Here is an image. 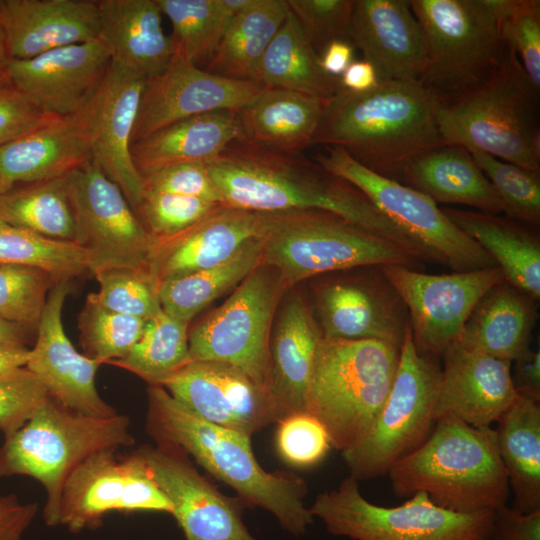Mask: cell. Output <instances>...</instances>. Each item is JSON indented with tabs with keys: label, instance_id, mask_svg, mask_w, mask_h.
<instances>
[{
	"label": "cell",
	"instance_id": "1",
	"mask_svg": "<svg viewBox=\"0 0 540 540\" xmlns=\"http://www.w3.org/2000/svg\"><path fill=\"white\" fill-rule=\"evenodd\" d=\"M206 165L225 206L260 213L330 212L430 262L362 191L300 153L276 152L236 139Z\"/></svg>",
	"mask_w": 540,
	"mask_h": 540
},
{
	"label": "cell",
	"instance_id": "2",
	"mask_svg": "<svg viewBox=\"0 0 540 540\" xmlns=\"http://www.w3.org/2000/svg\"><path fill=\"white\" fill-rule=\"evenodd\" d=\"M438 101L416 80L379 81L365 92L340 89L328 99L311 146H335L382 176L396 179L412 158L445 144Z\"/></svg>",
	"mask_w": 540,
	"mask_h": 540
},
{
	"label": "cell",
	"instance_id": "3",
	"mask_svg": "<svg viewBox=\"0 0 540 540\" xmlns=\"http://www.w3.org/2000/svg\"><path fill=\"white\" fill-rule=\"evenodd\" d=\"M146 431L155 442L180 447L233 488L248 506L272 513L292 535H303L313 523L314 516L304 501L308 488L302 477L266 471L253 454L250 436L202 419L159 385L147 389Z\"/></svg>",
	"mask_w": 540,
	"mask_h": 540
},
{
	"label": "cell",
	"instance_id": "4",
	"mask_svg": "<svg viewBox=\"0 0 540 540\" xmlns=\"http://www.w3.org/2000/svg\"><path fill=\"white\" fill-rule=\"evenodd\" d=\"M387 475L397 497L423 492L436 505L459 513L495 511L510 495L495 429L453 417L436 420L425 442Z\"/></svg>",
	"mask_w": 540,
	"mask_h": 540
},
{
	"label": "cell",
	"instance_id": "5",
	"mask_svg": "<svg viewBox=\"0 0 540 540\" xmlns=\"http://www.w3.org/2000/svg\"><path fill=\"white\" fill-rule=\"evenodd\" d=\"M436 117L445 144L477 149L540 172L539 90L511 47L490 77L438 103Z\"/></svg>",
	"mask_w": 540,
	"mask_h": 540
},
{
	"label": "cell",
	"instance_id": "6",
	"mask_svg": "<svg viewBox=\"0 0 540 540\" xmlns=\"http://www.w3.org/2000/svg\"><path fill=\"white\" fill-rule=\"evenodd\" d=\"M134 443L127 415L90 417L48 396L0 446V478L24 475L39 481L46 491L43 519L56 527L62 491L73 470L95 452Z\"/></svg>",
	"mask_w": 540,
	"mask_h": 540
},
{
	"label": "cell",
	"instance_id": "7",
	"mask_svg": "<svg viewBox=\"0 0 540 540\" xmlns=\"http://www.w3.org/2000/svg\"><path fill=\"white\" fill-rule=\"evenodd\" d=\"M426 43L418 82L438 101H450L490 77L510 46L503 38L505 0H411Z\"/></svg>",
	"mask_w": 540,
	"mask_h": 540
},
{
	"label": "cell",
	"instance_id": "8",
	"mask_svg": "<svg viewBox=\"0 0 540 540\" xmlns=\"http://www.w3.org/2000/svg\"><path fill=\"white\" fill-rule=\"evenodd\" d=\"M400 348L376 340L322 339L306 411L341 452L370 430L393 385Z\"/></svg>",
	"mask_w": 540,
	"mask_h": 540
},
{
	"label": "cell",
	"instance_id": "9",
	"mask_svg": "<svg viewBox=\"0 0 540 540\" xmlns=\"http://www.w3.org/2000/svg\"><path fill=\"white\" fill-rule=\"evenodd\" d=\"M261 263L276 268L289 288L322 274L366 265L425 263L396 243L325 211L270 213Z\"/></svg>",
	"mask_w": 540,
	"mask_h": 540
},
{
	"label": "cell",
	"instance_id": "10",
	"mask_svg": "<svg viewBox=\"0 0 540 540\" xmlns=\"http://www.w3.org/2000/svg\"><path fill=\"white\" fill-rule=\"evenodd\" d=\"M309 509L329 533L355 540H490L494 522V510L454 512L423 492L399 506H379L363 497L351 476L318 494Z\"/></svg>",
	"mask_w": 540,
	"mask_h": 540
},
{
	"label": "cell",
	"instance_id": "11",
	"mask_svg": "<svg viewBox=\"0 0 540 540\" xmlns=\"http://www.w3.org/2000/svg\"><path fill=\"white\" fill-rule=\"evenodd\" d=\"M441 366L438 357L419 354L410 328L400 348L397 373L389 395L368 433L341 452L355 480L385 475L429 437Z\"/></svg>",
	"mask_w": 540,
	"mask_h": 540
},
{
	"label": "cell",
	"instance_id": "12",
	"mask_svg": "<svg viewBox=\"0 0 540 540\" xmlns=\"http://www.w3.org/2000/svg\"><path fill=\"white\" fill-rule=\"evenodd\" d=\"M313 160L362 191L425 251L432 263L453 272L498 267L491 255L448 219L427 195L367 169L339 147L325 146Z\"/></svg>",
	"mask_w": 540,
	"mask_h": 540
},
{
	"label": "cell",
	"instance_id": "13",
	"mask_svg": "<svg viewBox=\"0 0 540 540\" xmlns=\"http://www.w3.org/2000/svg\"><path fill=\"white\" fill-rule=\"evenodd\" d=\"M287 289L276 268L260 263L188 332L191 361L228 363L267 390L271 328Z\"/></svg>",
	"mask_w": 540,
	"mask_h": 540
},
{
	"label": "cell",
	"instance_id": "14",
	"mask_svg": "<svg viewBox=\"0 0 540 540\" xmlns=\"http://www.w3.org/2000/svg\"><path fill=\"white\" fill-rule=\"evenodd\" d=\"M319 276L313 304L324 339L376 340L401 348L410 328L409 313L383 265Z\"/></svg>",
	"mask_w": 540,
	"mask_h": 540
},
{
	"label": "cell",
	"instance_id": "15",
	"mask_svg": "<svg viewBox=\"0 0 540 540\" xmlns=\"http://www.w3.org/2000/svg\"><path fill=\"white\" fill-rule=\"evenodd\" d=\"M111 512L172 513L170 501L137 450L121 454L104 449L80 463L65 482L58 526L72 533L95 530Z\"/></svg>",
	"mask_w": 540,
	"mask_h": 540
},
{
	"label": "cell",
	"instance_id": "16",
	"mask_svg": "<svg viewBox=\"0 0 540 540\" xmlns=\"http://www.w3.org/2000/svg\"><path fill=\"white\" fill-rule=\"evenodd\" d=\"M75 240L91 256V274L109 267L146 268L152 236L124 193L93 161L66 176Z\"/></svg>",
	"mask_w": 540,
	"mask_h": 540
},
{
	"label": "cell",
	"instance_id": "17",
	"mask_svg": "<svg viewBox=\"0 0 540 540\" xmlns=\"http://www.w3.org/2000/svg\"><path fill=\"white\" fill-rule=\"evenodd\" d=\"M383 271L408 309L416 351L435 357L457 339L480 299L505 279L499 267L435 275L391 264Z\"/></svg>",
	"mask_w": 540,
	"mask_h": 540
},
{
	"label": "cell",
	"instance_id": "18",
	"mask_svg": "<svg viewBox=\"0 0 540 540\" xmlns=\"http://www.w3.org/2000/svg\"><path fill=\"white\" fill-rule=\"evenodd\" d=\"M137 452L172 506L185 540H257L242 521L247 503L221 493L201 475L180 447L145 444Z\"/></svg>",
	"mask_w": 540,
	"mask_h": 540
},
{
	"label": "cell",
	"instance_id": "19",
	"mask_svg": "<svg viewBox=\"0 0 540 540\" xmlns=\"http://www.w3.org/2000/svg\"><path fill=\"white\" fill-rule=\"evenodd\" d=\"M263 86L250 80L212 74L177 52L158 74L146 78L132 133V143L177 121L250 104Z\"/></svg>",
	"mask_w": 540,
	"mask_h": 540
},
{
	"label": "cell",
	"instance_id": "20",
	"mask_svg": "<svg viewBox=\"0 0 540 540\" xmlns=\"http://www.w3.org/2000/svg\"><path fill=\"white\" fill-rule=\"evenodd\" d=\"M146 78L111 62L102 82L78 112L93 161L124 193L137 214L144 178L131 157L132 133Z\"/></svg>",
	"mask_w": 540,
	"mask_h": 540
},
{
	"label": "cell",
	"instance_id": "21",
	"mask_svg": "<svg viewBox=\"0 0 540 540\" xmlns=\"http://www.w3.org/2000/svg\"><path fill=\"white\" fill-rule=\"evenodd\" d=\"M161 386L202 419L250 437L278 420L267 390L228 363L190 361Z\"/></svg>",
	"mask_w": 540,
	"mask_h": 540
},
{
	"label": "cell",
	"instance_id": "22",
	"mask_svg": "<svg viewBox=\"0 0 540 540\" xmlns=\"http://www.w3.org/2000/svg\"><path fill=\"white\" fill-rule=\"evenodd\" d=\"M69 281L58 280L50 290L25 367L63 407L90 417L110 418L119 413L97 391L95 377L101 363L79 353L64 330L62 311Z\"/></svg>",
	"mask_w": 540,
	"mask_h": 540
},
{
	"label": "cell",
	"instance_id": "23",
	"mask_svg": "<svg viewBox=\"0 0 540 540\" xmlns=\"http://www.w3.org/2000/svg\"><path fill=\"white\" fill-rule=\"evenodd\" d=\"M110 65L108 49L97 39L29 59H10L5 74L46 113L68 116L86 105Z\"/></svg>",
	"mask_w": 540,
	"mask_h": 540
},
{
	"label": "cell",
	"instance_id": "24",
	"mask_svg": "<svg viewBox=\"0 0 540 540\" xmlns=\"http://www.w3.org/2000/svg\"><path fill=\"white\" fill-rule=\"evenodd\" d=\"M269 226L270 213L221 205L175 235L152 237L146 268L159 285L166 279L217 266L249 241L264 237Z\"/></svg>",
	"mask_w": 540,
	"mask_h": 540
},
{
	"label": "cell",
	"instance_id": "25",
	"mask_svg": "<svg viewBox=\"0 0 540 540\" xmlns=\"http://www.w3.org/2000/svg\"><path fill=\"white\" fill-rule=\"evenodd\" d=\"M441 357L435 421L453 417L473 427H491L518 397L511 380V362L466 349L456 342Z\"/></svg>",
	"mask_w": 540,
	"mask_h": 540
},
{
	"label": "cell",
	"instance_id": "26",
	"mask_svg": "<svg viewBox=\"0 0 540 540\" xmlns=\"http://www.w3.org/2000/svg\"><path fill=\"white\" fill-rule=\"evenodd\" d=\"M348 41L379 81H418L425 69V38L408 1L355 0Z\"/></svg>",
	"mask_w": 540,
	"mask_h": 540
},
{
	"label": "cell",
	"instance_id": "27",
	"mask_svg": "<svg viewBox=\"0 0 540 540\" xmlns=\"http://www.w3.org/2000/svg\"><path fill=\"white\" fill-rule=\"evenodd\" d=\"M9 59L99 39L98 0H0Z\"/></svg>",
	"mask_w": 540,
	"mask_h": 540
},
{
	"label": "cell",
	"instance_id": "28",
	"mask_svg": "<svg viewBox=\"0 0 540 540\" xmlns=\"http://www.w3.org/2000/svg\"><path fill=\"white\" fill-rule=\"evenodd\" d=\"M278 317L270 336L267 391L280 420L306 411L323 337L310 304L300 294L283 304Z\"/></svg>",
	"mask_w": 540,
	"mask_h": 540
},
{
	"label": "cell",
	"instance_id": "29",
	"mask_svg": "<svg viewBox=\"0 0 540 540\" xmlns=\"http://www.w3.org/2000/svg\"><path fill=\"white\" fill-rule=\"evenodd\" d=\"M89 160L88 137L79 113L54 117L0 146V194L19 183L64 177Z\"/></svg>",
	"mask_w": 540,
	"mask_h": 540
},
{
	"label": "cell",
	"instance_id": "30",
	"mask_svg": "<svg viewBox=\"0 0 540 540\" xmlns=\"http://www.w3.org/2000/svg\"><path fill=\"white\" fill-rule=\"evenodd\" d=\"M100 36L111 62L145 78L161 72L173 55L157 0H98Z\"/></svg>",
	"mask_w": 540,
	"mask_h": 540
},
{
	"label": "cell",
	"instance_id": "31",
	"mask_svg": "<svg viewBox=\"0 0 540 540\" xmlns=\"http://www.w3.org/2000/svg\"><path fill=\"white\" fill-rule=\"evenodd\" d=\"M538 303L504 279L476 304L454 342L512 363L531 348Z\"/></svg>",
	"mask_w": 540,
	"mask_h": 540
},
{
	"label": "cell",
	"instance_id": "32",
	"mask_svg": "<svg viewBox=\"0 0 540 540\" xmlns=\"http://www.w3.org/2000/svg\"><path fill=\"white\" fill-rule=\"evenodd\" d=\"M240 134L237 112H208L177 121L132 143L131 157L136 169L145 178L174 164H207Z\"/></svg>",
	"mask_w": 540,
	"mask_h": 540
},
{
	"label": "cell",
	"instance_id": "33",
	"mask_svg": "<svg viewBox=\"0 0 540 540\" xmlns=\"http://www.w3.org/2000/svg\"><path fill=\"white\" fill-rule=\"evenodd\" d=\"M397 178L436 203L462 204L499 214L503 205L471 153L461 145L443 144L409 160Z\"/></svg>",
	"mask_w": 540,
	"mask_h": 540
},
{
	"label": "cell",
	"instance_id": "34",
	"mask_svg": "<svg viewBox=\"0 0 540 540\" xmlns=\"http://www.w3.org/2000/svg\"><path fill=\"white\" fill-rule=\"evenodd\" d=\"M328 99L283 88L263 87L237 112L238 139L276 152L298 154L311 146Z\"/></svg>",
	"mask_w": 540,
	"mask_h": 540
},
{
	"label": "cell",
	"instance_id": "35",
	"mask_svg": "<svg viewBox=\"0 0 540 540\" xmlns=\"http://www.w3.org/2000/svg\"><path fill=\"white\" fill-rule=\"evenodd\" d=\"M441 210L491 255L506 281L540 300V236L536 227L483 211Z\"/></svg>",
	"mask_w": 540,
	"mask_h": 540
},
{
	"label": "cell",
	"instance_id": "36",
	"mask_svg": "<svg viewBox=\"0 0 540 540\" xmlns=\"http://www.w3.org/2000/svg\"><path fill=\"white\" fill-rule=\"evenodd\" d=\"M497 424L496 442L513 493L512 508L540 511V402L518 396Z\"/></svg>",
	"mask_w": 540,
	"mask_h": 540
},
{
	"label": "cell",
	"instance_id": "37",
	"mask_svg": "<svg viewBox=\"0 0 540 540\" xmlns=\"http://www.w3.org/2000/svg\"><path fill=\"white\" fill-rule=\"evenodd\" d=\"M252 81L324 99L343 88L340 78L322 70L319 55L290 10L260 59Z\"/></svg>",
	"mask_w": 540,
	"mask_h": 540
},
{
	"label": "cell",
	"instance_id": "38",
	"mask_svg": "<svg viewBox=\"0 0 540 540\" xmlns=\"http://www.w3.org/2000/svg\"><path fill=\"white\" fill-rule=\"evenodd\" d=\"M289 10L287 0H256L233 17L205 70L252 81L260 59Z\"/></svg>",
	"mask_w": 540,
	"mask_h": 540
},
{
	"label": "cell",
	"instance_id": "39",
	"mask_svg": "<svg viewBox=\"0 0 540 540\" xmlns=\"http://www.w3.org/2000/svg\"><path fill=\"white\" fill-rule=\"evenodd\" d=\"M264 237L249 241L217 266L161 281L158 297L163 312L189 324L197 313L238 285L261 263Z\"/></svg>",
	"mask_w": 540,
	"mask_h": 540
},
{
	"label": "cell",
	"instance_id": "40",
	"mask_svg": "<svg viewBox=\"0 0 540 540\" xmlns=\"http://www.w3.org/2000/svg\"><path fill=\"white\" fill-rule=\"evenodd\" d=\"M0 217L45 238L75 240L65 176L0 194Z\"/></svg>",
	"mask_w": 540,
	"mask_h": 540
},
{
	"label": "cell",
	"instance_id": "41",
	"mask_svg": "<svg viewBox=\"0 0 540 540\" xmlns=\"http://www.w3.org/2000/svg\"><path fill=\"white\" fill-rule=\"evenodd\" d=\"M188 324L163 310L145 321L143 332L129 353L109 364L125 369L149 385H159L191 361Z\"/></svg>",
	"mask_w": 540,
	"mask_h": 540
},
{
	"label": "cell",
	"instance_id": "42",
	"mask_svg": "<svg viewBox=\"0 0 540 540\" xmlns=\"http://www.w3.org/2000/svg\"><path fill=\"white\" fill-rule=\"evenodd\" d=\"M172 25L173 52L202 68L215 53L233 15L223 0H157Z\"/></svg>",
	"mask_w": 540,
	"mask_h": 540
},
{
	"label": "cell",
	"instance_id": "43",
	"mask_svg": "<svg viewBox=\"0 0 540 540\" xmlns=\"http://www.w3.org/2000/svg\"><path fill=\"white\" fill-rule=\"evenodd\" d=\"M0 264L41 268L62 280L91 274L89 252L73 241L45 238L0 217Z\"/></svg>",
	"mask_w": 540,
	"mask_h": 540
},
{
	"label": "cell",
	"instance_id": "44",
	"mask_svg": "<svg viewBox=\"0 0 540 540\" xmlns=\"http://www.w3.org/2000/svg\"><path fill=\"white\" fill-rule=\"evenodd\" d=\"M144 324L145 320L105 308L91 292L78 318L83 354L101 364L121 359L139 340Z\"/></svg>",
	"mask_w": 540,
	"mask_h": 540
},
{
	"label": "cell",
	"instance_id": "45",
	"mask_svg": "<svg viewBox=\"0 0 540 540\" xmlns=\"http://www.w3.org/2000/svg\"><path fill=\"white\" fill-rule=\"evenodd\" d=\"M55 277L37 267L0 264V319L35 332Z\"/></svg>",
	"mask_w": 540,
	"mask_h": 540
},
{
	"label": "cell",
	"instance_id": "46",
	"mask_svg": "<svg viewBox=\"0 0 540 540\" xmlns=\"http://www.w3.org/2000/svg\"><path fill=\"white\" fill-rule=\"evenodd\" d=\"M511 219L540 223V173L505 162L477 149H468Z\"/></svg>",
	"mask_w": 540,
	"mask_h": 540
},
{
	"label": "cell",
	"instance_id": "47",
	"mask_svg": "<svg viewBox=\"0 0 540 540\" xmlns=\"http://www.w3.org/2000/svg\"><path fill=\"white\" fill-rule=\"evenodd\" d=\"M93 276L99 283L94 296L107 309L145 321L162 310L158 284L145 268L109 267Z\"/></svg>",
	"mask_w": 540,
	"mask_h": 540
},
{
	"label": "cell",
	"instance_id": "48",
	"mask_svg": "<svg viewBox=\"0 0 540 540\" xmlns=\"http://www.w3.org/2000/svg\"><path fill=\"white\" fill-rule=\"evenodd\" d=\"M219 206L199 198L146 190L137 215L153 238H162L187 229Z\"/></svg>",
	"mask_w": 540,
	"mask_h": 540
},
{
	"label": "cell",
	"instance_id": "49",
	"mask_svg": "<svg viewBox=\"0 0 540 540\" xmlns=\"http://www.w3.org/2000/svg\"><path fill=\"white\" fill-rule=\"evenodd\" d=\"M276 423L277 452L291 466H314L326 457L332 447L324 425L307 411L289 414Z\"/></svg>",
	"mask_w": 540,
	"mask_h": 540
},
{
	"label": "cell",
	"instance_id": "50",
	"mask_svg": "<svg viewBox=\"0 0 540 540\" xmlns=\"http://www.w3.org/2000/svg\"><path fill=\"white\" fill-rule=\"evenodd\" d=\"M502 35L533 86L540 89V1L505 0Z\"/></svg>",
	"mask_w": 540,
	"mask_h": 540
},
{
	"label": "cell",
	"instance_id": "51",
	"mask_svg": "<svg viewBox=\"0 0 540 540\" xmlns=\"http://www.w3.org/2000/svg\"><path fill=\"white\" fill-rule=\"evenodd\" d=\"M48 396L40 380L25 366L0 373V431L4 438L17 432Z\"/></svg>",
	"mask_w": 540,
	"mask_h": 540
},
{
	"label": "cell",
	"instance_id": "52",
	"mask_svg": "<svg viewBox=\"0 0 540 540\" xmlns=\"http://www.w3.org/2000/svg\"><path fill=\"white\" fill-rule=\"evenodd\" d=\"M355 0H287L318 55L334 40H348Z\"/></svg>",
	"mask_w": 540,
	"mask_h": 540
},
{
	"label": "cell",
	"instance_id": "53",
	"mask_svg": "<svg viewBox=\"0 0 540 540\" xmlns=\"http://www.w3.org/2000/svg\"><path fill=\"white\" fill-rule=\"evenodd\" d=\"M146 190L199 198L223 205L206 163H179L164 167L144 178Z\"/></svg>",
	"mask_w": 540,
	"mask_h": 540
},
{
	"label": "cell",
	"instance_id": "54",
	"mask_svg": "<svg viewBox=\"0 0 540 540\" xmlns=\"http://www.w3.org/2000/svg\"><path fill=\"white\" fill-rule=\"evenodd\" d=\"M54 117L36 105L5 74H0V146L45 124Z\"/></svg>",
	"mask_w": 540,
	"mask_h": 540
},
{
	"label": "cell",
	"instance_id": "55",
	"mask_svg": "<svg viewBox=\"0 0 540 540\" xmlns=\"http://www.w3.org/2000/svg\"><path fill=\"white\" fill-rule=\"evenodd\" d=\"M490 540H540V511L521 513L507 504L499 507Z\"/></svg>",
	"mask_w": 540,
	"mask_h": 540
},
{
	"label": "cell",
	"instance_id": "56",
	"mask_svg": "<svg viewBox=\"0 0 540 540\" xmlns=\"http://www.w3.org/2000/svg\"><path fill=\"white\" fill-rule=\"evenodd\" d=\"M38 511L35 502L22 501L14 493H0V540H25Z\"/></svg>",
	"mask_w": 540,
	"mask_h": 540
},
{
	"label": "cell",
	"instance_id": "57",
	"mask_svg": "<svg viewBox=\"0 0 540 540\" xmlns=\"http://www.w3.org/2000/svg\"><path fill=\"white\" fill-rule=\"evenodd\" d=\"M511 380L517 396L540 402V349L530 348L511 363Z\"/></svg>",
	"mask_w": 540,
	"mask_h": 540
},
{
	"label": "cell",
	"instance_id": "58",
	"mask_svg": "<svg viewBox=\"0 0 540 540\" xmlns=\"http://www.w3.org/2000/svg\"><path fill=\"white\" fill-rule=\"evenodd\" d=\"M354 47L348 40L330 42L319 55L320 66L329 76L340 78L353 61Z\"/></svg>",
	"mask_w": 540,
	"mask_h": 540
},
{
	"label": "cell",
	"instance_id": "59",
	"mask_svg": "<svg viewBox=\"0 0 540 540\" xmlns=\"http://www.w3.org/2000/svg\"><path fill=\"white\" fill-rule=\"evenodd\" d=\"M344 89L352 92H365L373 89L379 83L373 65L366 60H353L340 77Z\"/></svg>",
	"mask_w": 540,
	"mask_h": 540
},
{
	"label": "cell",
	"instance_id": "60",
	"mask_svg": "<svg viewBox=\"0 0 540 540\" xmlns=\"http://www.w3.org/2000/svg\"><path fill=\"white\" fill-rule=\"evenodd\" d=\"M29 353L25 344L0 340V373L26 366Z\"/></svg>",
	"mask_w": 540,
	"mask_h": 540
},
{
	"label": "cell",
	"instance_id": "61",
	"mask_svg": "<svg viewBox=\"0 0 540 540\" xmlns=\"http://www.w3.org/2000/svg\"><path fill=\"white\" fill-rule=\"evenodd\" d=\"M27 332L0 319V340L25 344Z\"/></svg>",
	"mask_w": 540,
	"mask_h": 540
},
{
	"label": "cell",
	"instance_id": "62",
	"mask_svg": "<svg viewBox=\"0 0 540 540\" xmlns=\"http://www.w3.org/2000/svg\"><path fill=\"white\" fill-rule=\"evenodd\" d=\"M9 60L4 33L0 25V74L5 70Z\"/></svg>",
	"mask_w": 540,
	"mask_h": 540
}]
</instances>
